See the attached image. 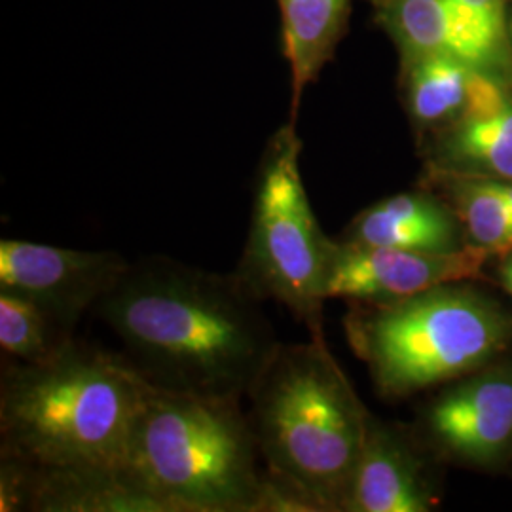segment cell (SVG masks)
I'll list each match as a JSON object with an SVG mask.
<instances>
[{"mask_svg": "<svg viewBox=\"0 0 512 512\" xmlns=\"http://www.w3.org/2000/svg\"><path fill=\"white\" fill-rule=\"evenodd\" d=\"M346 243L421 253L461 249L454 215L420 192L397 194L368 207L349 226Z\"/></svg>", "mask_w": 512, "mask_h": 512, "instance_id": "cell-13", "label": "cell"}, {"mask_svg": "<svg viewBox=\"0 0 512 512\" xmlns=\"http://www.w3.org/2000/svg\"><path fill=\"white\" fill-rule=\"evenodd\" d=\"M378 18L403 50V59L450 55L494 73L507 61L448 0H376Z\"/></svg>", "mask_w": 512, "mask_h": 512, "instance_id": "cell-11", "label": "cell"}, {"mask_svg": "<svg viewBox=\"0 0 512 512\" xmlns=\"http://www.w3.org/2000/svg\"><path fill=\"white\" fill-rule=\"evenodd\" d=\"M253 512H321L315 501L289 478L264 469Z\"/></svg>", "mask_w": 512, "mask_h": 512, "instance_id": "cell-20", "label": "cell"}, {"mask_svg": "<svg viewBox=\"0 0 512 512\" xmlns=\"http://www.w3.org/2000/svg\"><path fill=\"white\" fill-rule=\"evenodd\" d=\"M439 160L512 181V101L492 116L454 122L440 139Z\"/></svg>", "mask_w": 512, "mask_h": 512, "instance_id": "cell-16", "label": "cell"}, {"mask_svg": "<svg viewBox=\"0 0 512 512\" xmlns=\"http://www.w3.org/2000/svg\"><path fill=\"white\" fill-rule=\"evenodd\" d=\"M247 397L264 469L300 486L319 511H344L370 416L325 338L279 344Z\"/></svg>", "mask_w": 512, "mask_h": 512, "instance_id": "cell-3", "label": "cell"}, {"mask_svg": "<svg viewBox=\"0 0 512 512\" xmlns=\"http://www.w3.org/2000/svg\"><path fill=\"white\" fill-rule=\"evenodd\" d=\"M152 385L124 353L82 344L52 361H8L0 378V452L40 467H126Z\"/></svg>", "mask_w": 512, "mask_h": 512, "instance_id": "cell-2", "label": "cell"}, {"mask_svg": "<svg viewBox=\"0 0 512 512\" xmlns=\"http://www.w3.org/2000/svg\"><path fill=\"white\" fill-rule=\"evenodd\" d=\"M404 95L412 120L421 128L486 118L512 101L494 73L450 55L406 59Z\"/></svg>", "mask_w": 512, "mask_h": 512, "instance_id": "cell-10", "label": "cell"}, {"mask_svg": "<svg viewBox=\"0 0 512 512\" xmlns=\"http://www.w3.org/2000/svg\"><path fill=\"white\" fill-rule=\"evenodd\" d=\"M501 279H503V285H505V289H507L509 294L512 296V253L509 255V258L505 260L503 268H501Z\"/></svg>", "mask_w": 512, "mask_h": 512, "instance_id": "cell-22", "label": "cell"}, {"mask_svg": "<svg viewBox=\"0 0 512 512\" xmlns=\"http://www.w3.org/2000/svg\"><path fill=\"white\" fill-rule=\"evenodd\" d=\"M293 122L277 129L256 171L247 241L234 274L258 300H272L323 338L332 239L327 238L300 173Z\"/></svg>", "mask_w": 512, "mask_h": 512, "instance_id": "cell-6", "label": "cell"}, {"mask_svg": "<svg viewBox=\"0 0 512 512\" xmlns=\"http://www.w3.org/2000/svg\"><path fill=\"white\" fill-rule=\"evenodd\" d=\"M37 465L0 452V512H33Z\"/></svg>", "mask_w": 512, "mask_h": 512, "instance_id": "cell-19", "label": "cell"}, {"mask_svg": "<svg viewBox=\"0 0 512 512\" xmlns=\"http://www.w3.org/2000/svg\"><path fill=\"white\" fill-rule=\"evenodd\" d=\"M448 190L459 217L475 245L490 255H511L512 213L494 179H448Z\"/></svg>", "mask_w": 512, "mask_h": 512, "instance_id": "cell-18", "label": "cell"}, {"mask_svg": "<svg viewBox=\"0 0 512 512\" xmlns=\"http://www.w3.org/2000/svg\"><path fill=\"white\" fill-rule=\"evenodd\" d=\"M283 55L291 69L294 124L302 93L330 59L348 19L349 0H277Z\"/></svg>", "mask_w": 512, "mask_h": 512, "instance_id": "cell-15", "label": "cell"}, {"mask_svg": "<svg viewBox=\"0 0 512 512\" xmlns=\"http://www.w3.org/2000/svg\"><path fill=\"white\" fill-rule=\"evenodd\" d=\"M488 256L478 245L452 253H421L332 241L327 298L361 304L397 302L476 277Z\"/></svg>", "mask_w": 512, "mask_h": 512, "instance_id": "cell-8", "label": "cell"}, {"mask_svg": "<svg viewBox=\"0 0 512 512\" xmlns=\"http://www.w3.org/2000/svg\"><path fill=\"white\" fill-rule=\"evenodd\" d=\"M116 251L67 249L27 239L0 241V291L18 294L74 332L126 272Z\"/></svg>", "mask_w": 512, "mask_h": 512, "instance_id": "cell-7", "label": "cell"}, {"mask_svg": "<svg viewBox=\"0 0 512 512\" xmlns=\"http://www.w3.org/2000/svg\"><path fill=\"white\" fill-rule=\"evenodd\" d=\"M262 304L236 274L156 255L129 262L93 313L152 387L241 401L281 344Z\"/></svg>", "mask_w": 512, "mask_h": 512, "instance_id": "cell-1", "label": "cell"}, {"mask_svg": "<svg viewBox=\"0 0 512 512\" xmlns=\"http://www.w3.org/2000/svg\"><path fill=\"white\" fill-rule=\"evenodd\" d=\"M349 342L385 399H404L488 363L511 340V321L488 298L442 285L368 304L346 319Z\"/></svg>", "mask_w": 512, "mask_h": 512, "instance_id": "cell-5", "label": "cell"}, {"mask_svg": "<svg viewBox=\"0 0 512 512\" xmlns=\"http://www.w3.org/2000/svg\"><path fill=\"white\" fill-rule=\"evenodd\" d=\"M33 512H167L126 467H40Z\"/></svg>", "mask_w": 512, "mask_h": 512, "instance_id": "cell-14", "label": "cell"}, {"mask_svg": "<svg viewBox=\"0 0 512 512\" xmlns=\"http://www.w3.org/2000/svg\"><path fill=\"white\" fill-rule=\"evenodd\" d=\"M239 399L152 387L126 469L167 512H253L262 471Z\"/></svg>", "mask_w": 512, "mask_h": 512, "instance_id": "cell-4", "label": "cell"}, {"mask_svg": "<svg viewBox=\"0 0 512 512\" xmlns=\"http://www.w3.org/2000/svg\"><path fill=\"white\" fill-rule=\"evenodd\" d=\"M497 190L501 192V196L505 198V202L509 205L512 213V181H501V179H494Z\"/></svg>", "mask_w": 512, "mask_h": 512, "instance_id": "cell-23", "label": "cell"}, {"mask_svg": "<svg viewBox=\"0 0 512 512\" xmlns=\"http://www.w3.org/2000/svg\"><path fill=\"white\" fill-rule=\"evenodd\" d=\"M509 40H511L512 44V18L511 21H509Z\"/></svg>", "mask_w": 512, "mask_h": 512, "instance_id": "cell-24", "label": "cell"}, {"mask_svg": "<svg viewBox=\"0 0 512 512\" xmlns=\"http://www.w3.org/2000/svg\"><path fill=\"white\" fill-rule=\"evenodd\" d=\"M469 19L482 37L488 38L499 50L507 52L509 21L505 12V0H448Z\"/></svg>", "mask_w": 512, "mask_h": 512, "instance_id": "cell-21", "label": "cell"}, {"mask_svg": "<svg viewBox=\"0 0 512 512\" xmlns=\"http://www.w3.org/2000/svg\"><path fill=\"white\" fill-rule=\"evenodd\" d=\"M74 332L18 294L0 291V349L16 363L52 361L71 346Z\"/></svg>", "mask_w": 512, "mask_h": 512, "instance_id": "cell-17", "label": "cell"}, {"mask_svg": "<svg viewBox=\"0 0 512 512\" xmlns=\"http://www.w3.org/2000/svg\"><path fill=\"white\" fill-rule=\"evenodd\" d=\"M433 439L459 458L494 463L512 446V376L490 374L444 393L427 412Z\"/></svg>", "mask_w": 512, "mask_h": 512, "instance_id": "cell-9", "label": "cell"}, {"mask_svg": "<svg viewBox=\"0 0 512 512\" xmlns=\"http://www.w3.org/2000/svg\"><path fill=\"white\" fill-rule=\"evenodd\" d=\"M429 507L420 461L393 429L370 418L344 511L425 512Z\"/></svg>", "mask_w": 512, "mask_h": 512, "instance_id": "cell-12", "label": "cell"}]
</instances>
